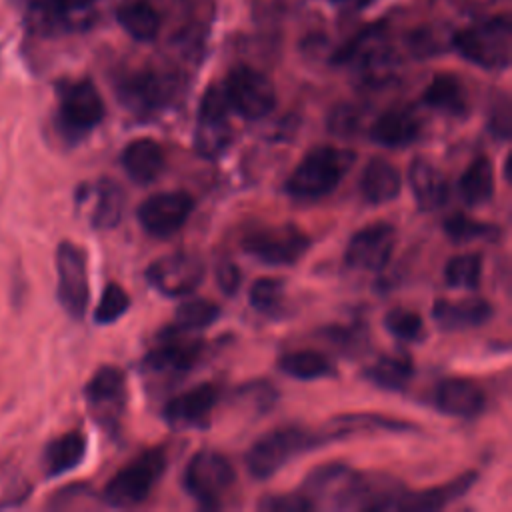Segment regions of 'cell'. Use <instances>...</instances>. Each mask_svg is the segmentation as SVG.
I'll list each match as a JSON object with an SVG mask.
<instances>
[{"label": "cell", "mask_w": 512, "mask_h": 512, "mask_svg": "<svg viewBox=\"0 0 512 512\" xmlns=\"http://www.w3.org/2000/svg\"><path fill=\"white\" fill-rule=\"evenodd\" d=\"M370 476L344 462H326L312 468L300 486L312 508L366 510Z\"/></svg>", "instance_id": "cell-1"}, {"label": "cell", "mask_w": 512, "mask_h": 512, "mask_svg": "<svg viewBox=\"0 0 512 512\" xmlns=\"http://www.w3.org/2000/svg\"><path fill=\"white\" fill-rule=\"evenodd\" d=\"M354 160L356 154L348 148L314 146L292 170L284 190L298 200H318L340 186Z\"/></svg>", "instance_id": "cell-2"}, {"label": "cell", "mask_w": 512, "mask_h": 512, "mask_svg": "<svg viewBox=\"0 0 512 512\" xmlns=\"http://www.w3.org/2000/svg\"><path fill=\"white\" fill-rule=\"evenodd\" d=\"M322 434L304 426H280L262 434L246 452V468L252 478L266 480L296 456L322 446Z\"/></svg>", "instance_id": "cell-3"}, {"label": "cell", "mask_w": 512, "mask_h": 512, "mask_svg": "<svg viewBox=\"0 0 512 512\" xmlns=\"http://www.w3.org/2000/svg\"><path fill=\"white\" fill-rule=\"evenodd\" d=\"M454 50L486 70H504L512 56V28L506 16H494L452 36Z\"/></svg>", "instance_id": "cell-4"}, {"label": "cell", "mask_w": 512, "mask_h": 512, "mask_svg": "<svg viewBox=\"0 0 512 512\" xmlns=\"http://www.w3.org/2000/svg\"><path fill=\"white\" fill-rule=\"evenodd\" d=\"M166 464V452L160 446L140 452L108 480L102 500L114 508H128L144 502L162 478Z\"/></svg>", "instance_id": "cell-5"}, {"label": "cell", "mask_w": 512, "mask_h": 512, "mask_svg": "<svg viewBox=\"0 0 512 512\" xmlns=\"http://www.w3.org/2000/svg\"><path fill=\"white\" fill-rule=\"evenodd\" d=\"M104 114V100L90 80L68 82L58 90L56 128L68 142L86 138L104 120Z\"/></svg>", "instance_id": "cell-6"}, {"label": "cell", "mask_w": 512, "mask_h": 512, "mask_svg": "<svg viewBox=\"0 0 512 512\" xmlns=\"http://www.w3.org/2000/svg\"><path fill=\"white\" fill-rule=\"evenodd\" d=\"M236 472L228 458L216 450H198L184 470L186 492L204 508H218L234 486Z\"/></svg>", "instance_id": "cell-7"}, {"label": "cell", "mask_w": 512, "mask_h": 512, "mask_svg": "<svg viewBox=\"0 0 512 512\" xmlns=\"http://www.w3.org/2000/svg\"><path fill=\"white\" fill-rule=\"evenodd\" d=\"M242 250L268 266H288L298 262L310 248V238L294 224L256 228L244 234Z\"/></svg>", "instance_id": "cell-8"}, {"label": "cell", "mask_w": 512, "mask_h": 512, "mask_svg": "<svg viewBox=\"0 0 512 512\" xmlns=\"http://www.w3.org/2000/svg\"><path fill=\"white\" fill-rule=\"evenodd\" d=\"M230 106L222 86H208L196 118L194 130V148L202 158L214 160L222 156L232 142V126H230Z\"/></svg>", "instance_id": "cell-9"}, {"label": "cell", "mask_w": 512, "mask_h": 512, "mask_svg": "<svg viewBox=\"0 0 512 512\" xmlns=\"http://www.w3.org/2000/svg\"><path fill=\"white\" fill-rule=\"evenodd\" d=\"M222 88L230 110L246 120L266 118L276 106L274 84L266 74L250 66H236L230 70Z\"/></svg>", "instance_id": "cell-10"}, {"label": "cell", "mask_w": 512, "mask_h": 512, "mask_svg": "<svg viewBox=\"0 0 512 512\" xmlns=\"http://www.w3.org/2000/svg\"><path fill=\"white\" fill-rule=\"evenodd\" d=\"M84 398L94 422L114 434L120 426L128 398L124 372L116 366L98 368L86 382Z\"/></svg>", "instance_id": "cell-11"}, {"label": "cell", "mask_w": 512, "mask_h": 512, "mask_svg": "<svg viewBox=\"0 0 512 512\" xmlns=\"http://www.w3.org/2000/svg\"><path fill=\"white\" fill-rule=\"evenodd\" d=\"M336 60L354 66L366 84H382L394 72V54L386 42L382 26H372L360 32L340 50Z\"/></svg>", "instance_id": "cell-12"}, {"label": "cell", "mask_w": 512, "mask_h": 512, "mask_svg": "<svg viewBox=\"0 0 512 512\" xmlns=\"http://www.w3.org/2000/svg\"><path fill=\"white\" fill-rule=\"evenodd\" d=\"M116 94L124 108L146 116L166 108L176 96L174 76L158 70H138L116 82Z\"/></svg>", "instance_id": "cell-13"}, {"label": "cell", "mask_w": 512, "mask_h": 512, "mask_svg": "<svg viewBox=\"0 0 512 512\" xmlns=\"http://www.w3.org/2000/svg\"><path fill=\"white\" fill-rule=\"evenodd\" d=\"M58 288L56 296L66 314L74 320H82L90 300L86 254L80 246L64 240L56 250Z\"/></svg>", "instance_id": "cell-14"}, {"label": "cell", "mask_w": 512, "mask_h": 512, "mask_svg": "<svg viewBox=\"0 0 512 512\" xmlns=\"http://www.w3.org/2000/svg\"><path fill=\"white\" fill-rule=\"evenodd\" d=\"M98 0H30L26 26L38 36H60L88 24V12Z\"/></svg>", "instance_id": "cell-15"}, {"label": "cell", "mask_w": 512, "mask_h": 512, "mask_svg": "<svg viewBox=\"0 0 512 512\" xmlns=\"http://www.w3.org/2000/svg\"><path fill=\"white\" fill-rule=\"evenodd\" d=\"M146 282L168 298L192 294L204 278V262L188 252L162 256L144 270Z\"/></svg>", "instance_id": "cell-16"}, {"label": "cell", "mask_w": 512, "mask_h": 512, "mask_svg": "<svg viewBox=\"0 0 512 512\" xmlns=\"http://www.w3.org/2000/svg\"><path fill=\"white\" fill-rule=\"evenodd\" d=\"M194 210V200L184 190L160 192L140 202L136 216L140 226L154 238H168L176 234Z\"/></svg>", "instance_id": "cell-17"}, {"label": "cell", "mask_w": 512, "mask_h": 512, "mask_svg": "<svg viewBox=\"0 0 512 512\" xmlns=\"http://www.w3.org/2000/svg\"><path fill=\"white\" fill-rule=\"evenodd\" d=\"M396 236V228L388 222H374L360 228L346 244V264L354 270H382L390 262Z\"/></svg>", "instance_id": "cell-18"}, {"label": "cell", "mask_w": 512, "mask_h": 512, "mask_svg": "<svg viewBox=\"0 0 512 512\" xmlns=\"http://www.w3.org/2000/svg\"><path fill=\"white\" fill-rule=\"evenodd\" d=\"M204 354V342L200 338L184 336V330L170 326L158 336L156 346L146 354L144 366L152 372H186Z\"/></svg>", "instance_id": "cell-19"}, {"label": "cell", "mask_w": 512, "mask_h": 512, "mask_svg": "<svg viewBox=\"0 0 512 512\" xmlns=\"http://www.w3.org/2000/svg\"><path fill=\"white\" fill-rule=\"evenodd\" d=\"M218 400L220 388L212 382H202L168 400L162 418L172 428H206Z\"/></svg>", "instance_id": "cell-20"}, {"label": "cell", "mask_w": 512, "mask_h": 512, "mask_svg": "<svg viewBox=\"0 0 512 512\" xmlns=\"http://www.w3.org/2000/svg\"><path fill=\"white\" fill-rule=\"evenodd\" d=\"M434 406L448 416L476 418L486 406V396L474 380L450 376L436 384Z\"/></svg>", "instance_id": "cell-21"}, {"label": "cell", "mask_w": 512, "mask_h": 512, "mask_svg": "<svg viewBox=\"0 0 512 512\" xmlns=\"http://www.w3.org/2000/svg\"><path fill=\"white\" fill-rule=\"evenodd\" d=\"M78 200H90V224L96 230H110L118 226L124 214L126 196L124 190L110 178H100L92 184H84L78 190Z\"/></svg>", "instance_id": "cell-22"}, {"label": "cell", "mask_w": 512, "mask_h": 512, "mask_svg": "<svg viewBox=\"0 0 512 512\" xmlns=\"http://www.w3.org/2000/svg\"><path fill=\"white\" fill-rule=\"evenodd\" d=\"M476 478H478V474L474 470H470V472H464L444 484H438V486H432L426 490H418V492L402 490L394 510H408V512L440 510V508L452 504L454 500H458L460 496H464L474 486Z\"/></svg>", "instance_id": "cell-23"}, {"label": "cell", "mask_w": 512, "mask_h": 512, "mask_svg": "<svg viewBox=\"0 0 512 512\" xmlns=\"http://www.w3.org/2000/svg\"><path fill=\"white\" fill-rule=\"evenodd\" d=\"M494 314V308L484 298H464V300H436L432 306V318L436 326L444 332L468 330L486 324Z\"/></svg>", "instance_id": "cell-24"}, {"label": "cell", "mask_w": 512, "mask_h": 512, "mask_svg": "<svg viewBox=\"0 0 512 512\" xmlns=\"http://www.w3.org/2000/svg\"><path fill=\"white\" fill-rule=\"evenodd\" d=\"M422 122L412 108H392L382 112L370 126V138L386 148H404L418 140Z\"/></svg>", "instance_id": "cell-25"}, {"label": "cell", "mask_w": 512, "mask_h": 512, "mask_svg": "<svg viewBox=\"0 0 512 512\" xmlns=\"http://www.w3.org/2000/svg\"><path fill=\"white\" fill-rule=\"evenodd\" d=\"M120 164L128 178L140 186L154 182L164 166L166 156L154 138H136L128 142L120 154Z\"/></svg>", "instance_id": "cell-26"}, {"label": "cell", "mask_w": 512, "mask_h": 512, "mask_svg": "<svg viewBox=\"0 0 512 512\" xmlns=\"http://www.w3.org/2000/svg\"><path fill=\"white\" fill-rule=\"evenodd\" d=\"M416 426L404 420H396L390 416L380 414H346L332 418L326 426L320 428V434L326 442L344 440L354 434H368V432H406L414 430Z\"/></svg>", "instance_id": "cell-27"}, {"label": "cell", "mask_w": 512, "mask_h": 512, "mask_svg": "<svg viewBox=\"0 0 512 512\" xmlns=\"http://www.w3.org/2000/svg\"><path fill=\"white\" fill-rule=\"evenodd\" d=\"M408 182L412 196L422 212L438 210L448 198V184L444 174L426 158L418 156L408 166Z\"/></svg>", "instance_id": "cell-28"}, {"label": "cell", "mask_w": 512, "mask_h": 512, "mask_svg": "<svg viewBox=\"0 0 512 512\" xmlns=\"http://www.w3.org/2000/svg\"><path fill=\"white\" fill-rule=\"evenodd\" d=\"M422 100L426 106L448 114V116H466L470 110L468 94L462 84V80L456 74L450 72H440L436 74L430 84L426 86Z\"/></svg>", "instance_id": "cell-29"}, {"label": "cell", "mask_w": 512, "mask_h": 512, "mask_svg": "<svg viewBox=\"0 0 512 512\" xmlns=\"http://www.w3.org/2000/svg\"><path fill=\"white\" fill-rule=\"evenodd\" d=\"M400 172L384 158H372L360 174L362 198L370 204H386L400 194Z\"/></svg>", "instance_id": "cell-30"}, {"label": "cell", "mask_w": 512, "mask_h": 512, "mask_svg": "<svg viewBox=\"0 0 512 512\" xmlns=\"http://www.w3.org/2000/svg\"><path fill=\"white\" fill-rule=\"evenodd\" d=\"M86 448H88L86 436L78 430L66 432L54 438L52 442H48L42 458L46 476L56 478L78 468L86 456Z\"/></svg>", "instance_id": "cell-31"}, {"label": "cell", "mask_w": 512, "mask_h": 512, "mask_svg": "<svg viewBox=\"0 0 512 512\" xmlns=\"http://www.w3.org/2000/svg\"><path fill=\"white\" fill-rule=\"evenodd\" d=\"M364 376L368 382H372L374 386H378L382 390L400 392L410 384V380L414 376V362L404 352L384 354L374 364H370L366 368Z\"/></svg>", "instance_id": "cell-32"}, {"label": "cell", "mask_w": 512, "mask_h": 512, "mask_svg": "<svg viewBox=\"0 0 512 512\" xmlns=\"http://www.w3.org/2000/svg\"><path fill=\"white\" fill-rule=\"evenodd\" d=\"M458 194L468 206H482L494 194V168L488 156H476L458 180Z\"/></svg>", "instance_id": "cell-33"}, {"label": "cell", "mask_w": 512, "mask_h": 512, "mask_svg": "<svg viewBox=\"0 0 512 512\" xmlns=\"http://www.w3.org/2000/svg\"><path fill=\"white\" fill-rule=\"evenodd\" d=\"M278 368L296 380H320L336 376V368L328 356L314 350L284 352L278 358Z\"/></svg>", "instance_id": "cell-34"}, {"label": "cell", "mask_w": 512, "mask_h": 512, "mask_svg": "<svg viewBox=\"0 0 512 512\" xmlns=\"http://www.w3.org/2000/svg\"><path fill=\"white\" fill-rule=\"evenodd\" d=\"M118 24L140 42H150L160 32L158 12L144 0H128L116 12Z\"/></svg>", "instance_id": "cell-35"}, {"label": "cell", "mask_w": 512, "mask_h": 512, "mask_svg": "<svg viewBox=\"0 0 512 512\" xmlns=\"http://www.w3.org/2000/svg\"><path fill=\"white\" fill-rule=\"evenodd\" d=\"M442 230L444 234L456 242V244H462V242H474V240H484V242H496L500 238V228L490 224V222H482V220H476V218H470L468 214H462V212H456V214H450L444 224H442Z\"/></svg>", "instance_id": "cell-36"}, {"label": "cell", "mask_w": 512, "mask_h": 512, "mask_svg": "<svg viewBox=\"0 0 512 512\" xmlns=\"http://www.w3.org/2000/svg\"><path fill=\"white\" fill-rule=\"evenodd\" d=\"M220 316L218 304L204 300V298H192L184 300L176 310H174V324L176 328L184 332H194V330H204L212 326Z\"/></svg>", "instance_id": "cell-37"}, {"label": "cell", "mask_w": 512, "mask_h": 512, "mask_svg": "<svg viewBox=\"0 0 512 512\" xmlns=\"http://www.w3.org/2000/svg\"><path fill=\"white\" fill-rule=\"evenodd\" d=\"M284 282L280 278H258L248 292L250 306L264 316H280L284 312Z\"/></svg>", "instance_id": "cell-38"}, {"label": "cell", "mask_w": 512, "mask_h": 512, "mask_svg": "<svg viewBox=\"0 0 512 512\" xmlns=\"http://www.w3.org/2000/svg\"><path fill=\"white\" fill-rule=\"evenodd\" d=\"M482 278V256L476 252L458 254L450 258L444 266V282L450 288H478Z\"/></svg>", "instance_id": "cell-39"}, {"label": "cell", "mask_w": 512, "mask_h": 512, "mask_svg": "<svg viewBox=\"0 0 512 512\" xmlns=\"http://www.w3.org/2000/svg\"><path fill=\"white\" fill-rule=\"evenodd\" d=\"M384 328L398 340L420 342L424 338V320L418 312L408 308H392L384 316Z\"/></svg>", "instance_id": "cell-40"}, {"label": "cell", "mask_w": 512, "mask_h": 512, "mask_svg": "<svg viewBox=\"0 0 512 512\" xmlns=\"http://www.w3.org/2000/svg\"><path fill=\"white\" fill-rule=\"evenodd\" d=\"M128 308H130V296L126 294V290L118 282H110L102 290V296L94 310V322L100 326L112 324L120 316H124Z\"/></svg>", "instance_id": "cell-41"}, {"label": "cell", "mask_w": 512, "mask_h": 512, "mask_svg": "<svg viewBox=\"0 0 512 512\" xmlns=\"http://www.w3.org/2000/svg\"><path fill=\"white\" fill-rule=\"evenodd\" d=\"M276 398H278L276 388L266 380L248 382L236 390V400L244 406H250L256 414L270 410L274 406Z\"/></svg>", "instance_id": "cell-42"}, {"label": "cell", "mask_w": 512, "mask_h": 512, "mask_svg": "<svg viewBox=\"0 0 512 512\" xmlns=\"http://www.w3.org/2000/svg\"><path fill=\"white\" fill-rule=\"evenodd\" d=\"M362 124V112L354 104H340L328 116V128L336 136H352Z\"/></svg>", "instance_id": "cell-43"}, {"label": "cell", "mask_w": 512, "mask_h": 512, "mask_svg": "<svg viewBox=\"0 0 512 512\" xmlns=\"http://www.w3.org/2000/svg\"><path fill=\"white\" fill-rule=\"evenodd\" d=\"M260 510L268 512H310L314 510L308 498L300 492L294 494H268L258 504Z\"/></svg>", "instance_id": "cell-44"}, {"label": "cell", "mask_w": 512, "mask_h": 512, "mask_svg": "<svg viewBox=\"0 0 512 512\" xmlns=\"http://www.w3.org/2000/svg\"><path fill=\"white\" fill-rule=\"evenodd\" d=\"M510 126H512V120H510V102L506 96H500L492 108H490V114H488V128L490 132L500 138V140H508L510 136Z\"/></svg>", "instance_id": "cell-45"}, {"label": "cell", "mask_w": 512, "mask_h": 512, "mask_svg": "<svg viewBox=\"0 0 512 512\" xmlns=\"http://www.w3.org/2000/svg\"><path fill=\"white\" fill-rule=\"evenodd\" d=\"M240 282H242V274H240V268L234 262L222 260L216 266V284L226 296H234Z\"/></svg>", "instance_id": "cell-46"}, {"label": "cell", "mask_w": 512, "mask_h": 512, "mask_svg": "<svg viewBox=\"0 0 512 512\" xmlns=\"http://www.w3.org/2000/svg\"><path fill=\"white\" fill-rule=\"evenodd\" d=\"M410 48L418 56H430L440 50V40L436 38L434 30H418L410 38Z\"/></svg>", "instance_id": "cell-47"}, {"label": "cell", "mask_w": 512, "mask_h": 512, "mask_svg": "<svg viewBox=\"0 0 512 512\" xmlns=\"http://www.w3.org/2000/svg\"><path fill=\"white\" fill-rule=\"evenodd\" d=\"M324 338L332 340L334 344L342 346V348H354L362 338L364 334H360L354 326L352 328H340V326H332V328H326L324 330Z\"/></svg>", "instance_id": "cell-48"}, {"label": "cell", "mask_w": 512, "mask_h": 512, "mask_svg": "<svg viewBox=\"0 0 512 512\" xmlns=\"http://www.w3.org/2000/svg\"><path fill=\"white\" fill-rule=\"evenodd\" d=\"M336 2H344V0H336Z\"/></svg>", "instance_id": "cell-49"}, {"label": "cell", "mask_w": 512, "mask_h": 512, "mask_svg": "<svg viewBox=\"0 0 512 512\" xmlns=\"http://www.w3.org/2000/svg\"><path fill=\"white\" fill-rule=\"evenodd\" d=\"M22 2H30V0H22Z\"/></svg>", "instance_id": "cell-50"}]
</instances>
